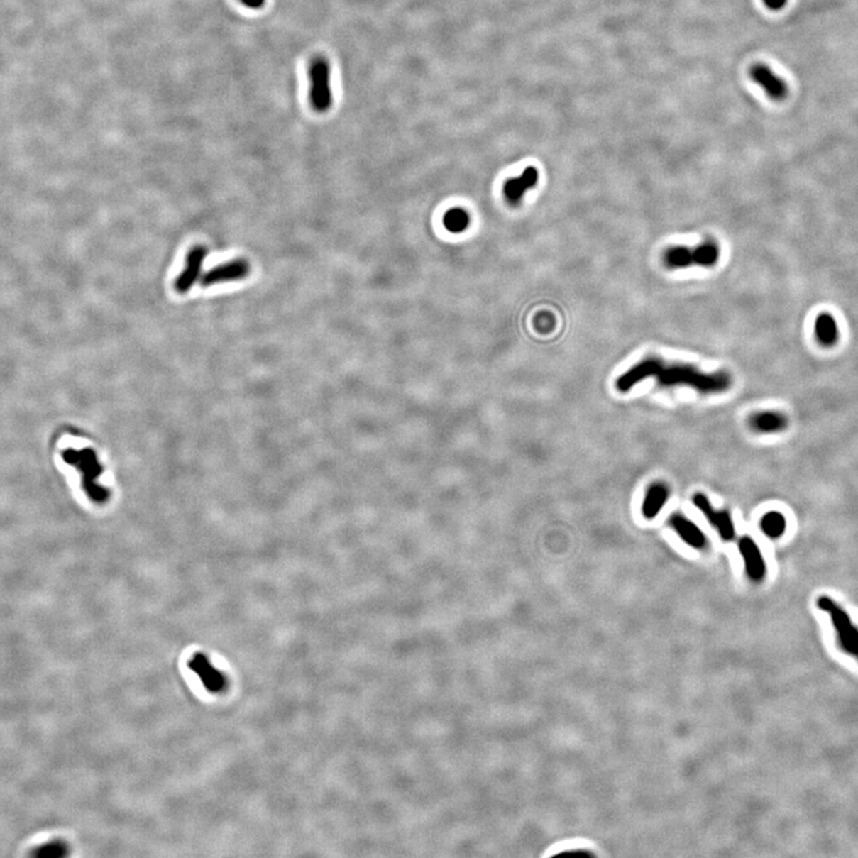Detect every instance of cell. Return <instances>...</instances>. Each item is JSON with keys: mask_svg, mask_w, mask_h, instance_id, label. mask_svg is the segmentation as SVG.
<instances>
[{"mask_svg": "<svg viewBox=\"0 0 858 858\" xmlns=\"http://www.w3.org/2000/svg\"><path fill=\"white\" fill-rule=\"evenodd\" d=\"M749 426L752 431L761 434L780 433L788 427V417L780 412H754L749 419Z\"/></svg>", "mask_w": 858, "mask_h": 858, "instance_id": "5bb4252c", "label": "cell"}, {"mask_svg": "<svg viewBox=\"0 0 858 858\" xmlns=\"http://www.w3.org/2000/svg\"><path fill=\"white\" fill-rule=\"evenodd\" d=\"M763 1H764V4L768 8L775 10V11L780 10V9L783 8L784 5L787 4V0H763Z\"/></svg>", "mask_w": 858, "mask_h": 858, "instance_id": "7402d4cb", "label": "cell"}, {"mask_svg": "<svg viewBox=\"0 0 858 858\" xmlns=\"http://www.w3.org/2000/svg\"><path fill=\"white\" fill-rule=\"evenodd\" d=\"M668 498H669V488L666 487L664 483L656 482V483L651 484L650 487L647 488V494L644 497L643 507H642L644 517L647 520H652L657 517L663 510L665 502L668 501Z\"/></svg>", "mask_w": 858, "mask_h": 858, "instance_id": "2e32d148", "label": "cell"}, {"mask_svg": "<svg viewBox=\"0 0 858 858\" xmlns=\"http://www.w3.org/2000/svg\"><path fill=\"white\" fill-rule=\"evenodd\" d=\"M750 77L774 101H782L787 97V84L779 78L766 65L758 63L752 66Z\"/></svg>", "mask_w": 858, "mask_h": 858, "instance_id": "8fae6325", "label": "cell"}, {"mask_svg": "<svg viewBox=\"0 0 858 858\" xmlns=\"http://www.w3.org/2000/svg\"><path fill=\"white\" fill-rule=\"evenodd\" d=\"M189 668L197 675L209 693L219 694L227 687L224 673L219 671L204 654H194L189 659Z\"/></svg>", "mask_w": 858, "mask_h": 858, "instance_id": "ba28073f", "label": "cell"}, {"mask_svg": "<svg viewBox=\"0 0 858 858\" xmlns=\"http://www.w3.org/2000/svg\"><path fill=\"white\" fill-rule=\"evenodd\" d=\"M693 503L705 515L708 522L714 528H717V533L722 540L731 541L735 539L736 528L733 524L732 517H730L727 512L714 510L713 505L706 495L700 494V493L693 496Z\"/></svg>", "mask_w": 858, "mask_h": 858, "instance_id": "52a82bcc", "label": "cell"}, {"mask_svg": "<svg viewBox=\"0 0 858 858\" xmlns=\"http://www.w3.org/2000/svg\"><path fill=\"white\" fill-rule=\"evenodd\" d=\"M740 556L743 558L744 566L747 577L754 583H759L766 578V564L759 547L750 537H743L738 544Z\"/></svg>", "mask_w": 858, "mask_h": 858, "instance_id": "30bf717a", "label": "cell"}, {"mask_svg": "<svg viewBox=\"0 0 858 858\" xmlns=\"http://www.w3.org/2000/svg\"><path fill=\"white\" fill-rule=\"evenodd\" d=\"M251 272V265L245 259L228 261L224 264L217 265L210 271L205 272L202 275L201 285L203 287H211L217 284L224 282H238L245 279Z\"/></svg>", "mask_w": 858, "mask_h": 858, "instance_id": "9c48e42d", "label": "cell"}, {"mask_svg": "<svg viewBox=\"0 0 858 858\" xmlns=\"http://www.w3.org/2000/svg\"><path fill=\"white\" fill-rule=\"evenodd\" d=\"M67 854V844L63 843L61 840H54V842L38 847L33 854L40 856V857H63Z\"/></svg>", "mask_w": 858, "mask_h": 858, "instance_id": "ffe728a7", "label": "cell"}, {"mask_svg": "<svg viewBox=\"0 0 858 858\" xmlns=\"http://www.w3.org/2000/svg\"><path fill=\"white\" fill-rule=\"evenodd\" d=\"M444 224L447 231H450L451 233H461L468 227L470 216L464 209H451L450 211H447L446 215L444 217Z\"/></svg>", "mask_w": 858, "mask_h": 858, "instance_id": "d6986e66", "label": "cell"}, {"mask_svg": "<svg viewBox=\"0 0 858 858\" xmlns=\"http://www.w3.org/2000/svg\"><path fill=\"white\" fill-rule=\"evenodd\" d=\"M310 104L319 114L327 112L333 104L331 87V65L324 56H315L309 68Z\"/></svg>", "mask_w": 858, "mask_h": 858, "instance_id": "5b68a950", "label": "cell"}, {"mask_svg": "<svg viewBox=\"0 0 858 858\" xmlns=\"http://www.w3.org/2000/svg\"><path fill=\"white\" fill-rule=\"evenodd\" d=\"M719 257V246L714 241H707L693 249L686 246L670 247L663 254V263L666 268L671 270L689 268L691 265L712 268L717 264Z\"/></svg>", "mask_w": 858, "mask_h": 858, "instance_id": "277c9868", "label": "cell"}, {"mask_svg": "<svg viewBox=\"0 0 858 858\" xmlns=\"http://www.w3.org/2000/svg\"><path fill=\"white\" fill-rule=\"evenodd\" d=\"M208 255V248L205 246H194L189 249L186 255L185 265L182 271L179 273L175 280V289L178 294L185 295L189 292L194 284L201 280L203 265Z\"/></svg>", "mask_w": 858, "mask_h": 858, "instance_id": "8992f818", "label": "cell"}, {"mask_svg": "<svg viewBox=\"0 0 858 858\" xmlns=\"http://www.w3.org/2000/svg\"><path fill=\"white\" fill-rule=\"evenodd\" d=\"M814 331H815V336H817L821 345L832 346L838 339V328H837L836 321L833 319L832 315L830 314H820L818 316L815 324H814Z\"/></svg>", "mask_w": 858, "mask_h": 858, "instance_id": "e0dca14e", "label": "cell"}, {"mask_svg": "<svg viewBox=\"0 0 858 858\" xmlns=\"http://www.w3.org/2000/svg\"><path fill=\"white\" fill-rule=\"evenodd\" d=\"M657 361L658 358L650 357L635 364L633 368H629L628 371L625 372L624 375H621L617 379L615 387L617 390L621 392H627L631 390L632 387H635L638 383H642L645 379L654 378V372L657 368Z\"/></svg>", "mask_w": 858, "mask_h": 858, "instance_id": "4fadbf2b", "label": "cell"}, {"mask_svg": "<svg viewBox=\"0 0 858 858\" xmlns=\"http://www.w3.org/2000/svg\"><path fill=\"white\" fill-rule=\"evenodd\" d=\"M817 606L831 619L840 651L858 661V627L852 622L847 610L832 598L825 595L818 598Z\"/></svg>", "mask_w": 858, "mask_h": 858, "instance_id": "7a4b0ae2", "label": "cell"}, {"mask_svg": "<svg viewBox=\"0 0 858 858\" xmlns=\"http://www.w3.org/2000/svg\"><path fill=\"white\" fill-rule=\"evenodd\" d=\"M761 531L770 539H779L787 529V520L780 512H768L759 522Z\"/></svg>", "mask_w": 858, "mask_h": 858, "instance_id": "ac0fdd59", "label": "cell"}, {"mask_svg": "<svg viewBox=\"0 0 858 858\" xmlns=\"http://www.w3.org/2000/svg\"><path fill=\"white\" fill-rule=\"evenodd\" d=\"M240 1L245 5L246 8L253 9V10H259L266 4V0H240Z\"/></svg>", "mask_w": 858, "mask_h": 858, "instance_id": "44dd1931", "label": "cell"}, {"mask_svg": "<svg viewBox=\"0 0 858 858\" xmlns=\"http://www.w3.org/2000/svg\"><path fill=\"white\" fill-rule=\"evenodd\" d=\"M669 526L688 546L695 550H705L708 545L707 537L703 534L701 528L682 514H673L669 519Z\"/></svg>", "mask_w": 858, "mask_h": 858, "instance_id": "7c38bea8", "label": "cell"}, {"mask_svg": "<svg viewBox=\"0 0 858 858\" xmlns=\"http://www.w3.org/2000/svg\"><path fill=\"white\" fill-rule=\"evenodd\" d=\"M654 378L663 387H689L703 394H719L732 385V378L727 372L706 373L691 365H666L659 358Z\"/></svg>", "mask_w": 858, "mask_h": 858, "instance_id": "6da1fadb", "label": "cell"}, {"mask_svg": "<svg viewBox=\"0 0 858 858\" xmlns=\"http://www.w3.org/2000/svg\"><path fill=\"white\" fill-rule=\"evenodd\" d=\"M62 459L82 472V488L92 501L103 502L108 498V491L97 482L103 468L92 450L67 449L62 452Z\"/></svg>", "mask_w": 858, "mask_h": 858, "instance_id": "3957f363", "label": "cell"}, {"mask_svg": "<svg viewBox=\"0 0 858 858\" xmlns=\"http://www.w3.org/2000/svg\"><path fill=\"white\" fill-rule=\"evenodd\" d=\"M538 178L539 173L537 168L528 167L524 170L520 177L510 179L508 182H505V187H503V194H505L507 201L512 204H517L521 201V198L524 197V194L527 192V189L537 185Z\"/></svg>", "mask_w": 858, "mask_h": 858, "instance_id": "9a60e30c", "label": "cell"}]
</instances>
